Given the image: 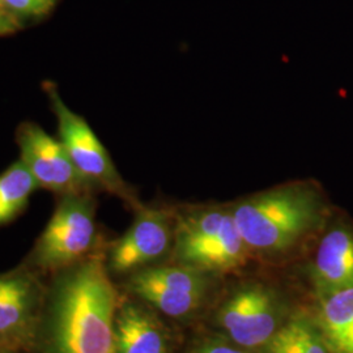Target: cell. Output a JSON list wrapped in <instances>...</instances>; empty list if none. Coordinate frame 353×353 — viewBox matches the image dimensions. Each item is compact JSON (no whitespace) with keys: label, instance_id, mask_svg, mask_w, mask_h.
Returning a JSON list of instances; mask_svg holds the SVG:
<instances>
[{"label":"cell","instance_id":"7","mask_svg":"<svg viewBox=\"0 0 353 353\" xmlns=\"http://www.w3.org/2000/svg\"><path fill=\"white\" fill-rule=\"evenodd\" d=\"M217 276L172 263L143 268L130 275L127 287L152 309L172 319H190L211 300Z\"/></svg>","mask_w":353,"mask_h":353},{"label":"cell","instance_id":"2","mask_svg":"<svg viewBox=\"0 0 353 353\" xmlns=\"http://www.w3.org/2000/svg\"><path fill=\"white\" fill-rule=\"evenodd\" d=\"M254 258L283 262L313 246L335 208L314 182H293L229 204Z\"/></svg>","mask_w":353,"mask_h":353},{"label":"cell","instance_id":"8","mask_svg":"<svg viewBox=\"0 0 353 353\" xmlns=\"http://www.w3.org/2000/svg\"><path fill=\"white\" fill-rule=\"evenodd\" d=\"M132 224L109 248L106 265L117 275H131L159 265L172 255L176 233V214L161 207L140 204Z\"/></svg>","mask_w":353,"mask_h":353},{"label":"cell","instance_id":"11","mask_svg":"<svg viewBox=\"0 0 353 353\" xmlns=\"http://www.w3.org/2000/svg\"><path fill=\"white\" fill-rule=\"evenodd\" d=\"M115 353H170V339L159 319L134 303L118 306L114 326Z\"/></svg>","mask_w":353,"mask_h":353},{"label":"cell","instance_id":"1","mask_svg":"<svg viewBox=\"0 0 353 353\" xmlns=\"http://www.w3.org/2000/svg\"><path fill=\"white\" fill-rule=\"evenodd\" d=\"M106 259L93 252L59 271L39 331V353H115L118 293Z\"/></svg>","mask_w":353,"mask_h":353},{"label":"cell","instance_id":"18","mask_svg":"<svg viewBox=\"0 0 353 353\" xmlns=\"http://www.w3.org/2000/svg\"><path fill=\"white\" fill-rule=\"evenodd\" d=\"M20 26L21 23L17 19H14L11 13L7 12L4 7L0 4V36L12 34Z\"/></svg>","mask_w":353,"mask_h":353},{"label":"cell","instance_id":"15","mask_svg":"<svg viewBox=\"0 0 353 353\" xmlns=\"http://www.w3.org/2000/svg\"><path fill=\"white\" fill-rule=\"evenodd\" d=\"M37 182L21 160L0 174V225L12 221L26 210Z\"/></svg>","mask_w":353,"mask_h":353},{"label":"cell","instance_id":"12","mask_svg":"<svg viewBox=\"0 0 353 353\" xmlns=\"http://www.w3.org/2000/svg\"><path fill=\"white\" fill-rule=\"evenodd\" d=\"M310 310L331 353H353V285L316 294Z\"/></svg>","mask_w":353,"mask_h":353},{"label":"cell","instance_id":"10","mask_svg":"<svg viewBox=\"0 0 353 353\" xmlns=\"http://www.w3.org/2000/svg\"><path fill=\"white\" fill-rule=\"evenodd\" d=\"M313 294L353 285V223L336 210L322 230L307 265Z\"/></svg>","mask_w":353,"mask_h":353},{"label":"cell","instance_id":"16","mask_svg":"<svg viewBox=\"0 0 353 353\" xmlns=\"http://www.w3.org/2000/svg\"><path fill=\"white\" fill-rule=\"evenodd\" d=\"M58 0H0L4 10L20 23L26 19L46 16L55 7Z\"/></svg>","mask_w":353,"mask_h":353},{"label":"cell","instance_id":"6","mask_svg":"<svg viewBox=\"0 0 353 353\" xmlns=\"http://www.w3.org/2000/svg\"><path fill=\"white\" fill-rule=\"evenodd\" d=\"M43 89L57 118L59 140L75 164L77 172L94 191H108L122 198L134 208H138L140 203L137 201V196L128 189L109 152L88 122L65 105L54 83H45Z\"/></svg>","mask_w":353,"mask_h":353},{"label":"cell","instance_id":"4","mask_svg":"<svg viewBox=\"0 0 353 353\" xmlns=\"http://www.w3.org/2000/svg\"><path fill=\"white\" fill-rule=\"evenodd\" d=\"M296 309L276 285L249 280L227 293L214 313L217 334L245 350L259 352Z\"/></svg>","mask_w":353,"mask_h":353},{"label":"cell","instance_id":"13","mask_svg":"<svg viewBox=\"0 0 353 353\" xmlns=\"http://www.w3.org/2000/svg\"><path fill=\"white\" fill-rule=\"evenodd\" d=\"M36 292L24 275H0V343L16 344L30 328Z\"/></svg>","mask_w":353,"mask_h":353},{"label":"cell","instance_id":"9","mask_svg":"<svg viewBox=\"0 0 353 353\" xmlns=\"http://www.w3.org/2000/svg\"><path fill=\"white\" fill-rule=\"evenodd\" d=\"M16 141L20 160L36 179L38 188L59 196L94 192L77 172L62 141L52 138L37 123H21L16 132Z\"/></svg>","mask_w":353,"mask_h":353},{"label":"cell","instance_id":"17","mask_svg":"<svg viewBox=\"0 0 353 353\" xmlns=\"http://www.w3.org/2000/svg\"><path fill=\"white\" fill-rule=\"evenodd\" d=\"M190 353H258L245 350L240 345L228 341L220 334L207 335L195 341Z\"/></svg>","mask_w":353,"mask_h":353},{"label":"cell","instance_id":"5","mask_svg":"<svg viewBox=\"0 0 353 353\" xmlns=\"http://www.w3.org/2000/svg\"><path fill=\"white\" fill-rule=\"evenodd\" d=\"M97 239L93 194L61 196L32 252V262L43 270L61 271L96 252Z\"/></svg>","mask_w":353,"mask_h":353},{"label":"cell","instance_id":"14","mask_svg":"<svg viewBox=\"0 0 353 353\" xmlns=\"http://www.w3.org/2000/svg\"><path fill=\"white\" fill-rule=\"evenodd\" d=\"M258 353H331L310 309H296Z\"/></svg>","mask_w":353,"mask_h":353},{"label":"cell","instance_id":"3","mask_svg":"<svg viewBox=\"0 0 353 353\" xmlns=\"http://www.w3.org/2000/svg\"><path fill=\"white\" fill-rule=\"evenodd\" d=\"M172 258L174 263L220 276L243 268L252 256L230 205L210 204L176 214Z\"/></svg>","mask_w":353,"mask_h":353}]
</instances>
